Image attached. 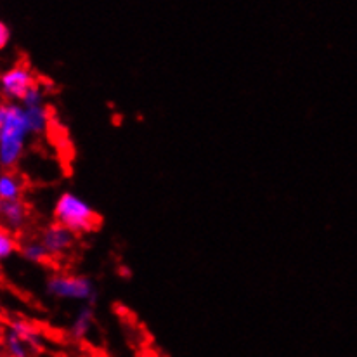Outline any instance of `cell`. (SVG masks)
<instances>
[{
    "label": "cell",
    "mask_w": 357,
    "mask_h": 357,
    "mask_svg": "<svg viewBox=\"0 0 357 357\" xmlns=\"http://www.w3.org/2000/svg\"><path fill=\"white\" fill-rule=\"evenodd\" d=\"M38 77L33 68L26 61L13 64L7 70L0 71V99L7 102H17L24 99V96L38 84Z\"/></svg>",
    "instance_id": "cell-4"
},
{
    "label": "cell",
    "mask_w": 357,
    "mask_h": 357,
    "mask_svg": "<svg viewBox=\"0 0 357 357\" xmlns=\"http://www.w3.org/2000/svg\"><path fill=\"white\" fill-rule=\"evenodd\" d=\"M45 294L54 300L77 302L80 305H96L98 287L87 274L77 273H52L45 281Z\"/></svg>",
    "instance_id": "cell-3"
},
{
    "label": "cell",
    "mask_w": 357,
    "mask_h": 357,
    "mask_svg": "<svg viewBox=\"0 0 357 357\" xmlns=\"http://www.w3.org/2000/svg\"><path fill=\"white\" fill-rule=\"evenodd\" d=\"M2 326H3V324H2V323H0V333H2Z\"/></svg>",
    "instance_id": "cell-17"
},
{
    "label": "cell",
    "mask_w": 357,
    "mask_h": 357,
    "mask_svg": "<svg viewBox=\"0 0 357 357\" xmlns=\"http://www.w3.org/2000/svg\"><path fill=\"white\" fill-rule=\"evenodd\" d=\"M52 220L80 238L98 229L101 224V215L80 195L73 191H63L52 206Z\"/></svg>",
    "instance_id": "cell-2"
},
{
    "label": "cell",
    "mask_w": 357,
    "mask_h": 357,
    "mask_svg": "<svg viewBox=\"0 0 357 357\" xmlns=\"http://www.w3.org/2000/svg\"><path fill=\"white\" fill-rule=\"evenodd\" d=\"M40 105H47V89L42 82H38L26 96L21 101V106L28 108V106H40Z\"/></svg>",
    "instance_id": "cell-14"
},
{
    "label": "cell",
    "mask_w": 357,
    "mask_h": 357,
    "mask_svg": "<svg viewBox=\"0 0 357 357\" xmlns=\"http://www.w3.org/2000/svg\"><path fill=\"white\" fill-rule=\"evenodd\" d=\"M20 255L24 262L33 266H49L52 262L51 255L38 238H26L20 241Z\"/></svg>",
    "instance_id": "cell-12"
},
{
    "label": "cell",
    "mask_w": 357,
    "mask_h": 357,
    "mask_svg": "<svg viewBox=\"0 0 357 357\" xmlns=\"http://www.w3.org/2000/svg\"><path fill=\"white\" fill-rule=\"evenodd\" d=\"M10 37H13V31H10L9 24L0 20V52L9 47Z\"/></svg>",
    "instance_id": "cell-15"
},
{
    "label": "cell",
    "mask_w": 357,
    "mask_h": 357,
    "mask_svg": "<svg viewBox=\"0 0 357 357\" xmlns=\"http://www.w3.org/2000/svg\"><path fill=\"white\" fill-rule=\"evenodd\" d=\"M0 206H2V202H0Z\"/></svg>",
    "instance_id": "cell-18"
},
{
    "label": "cell",
    "mask_w": 357,
    "mask_h": 357,
    "mask_svg": "<svg viewBox=\"0 0 357 357\" xmlns=\"http://www.w3.org/2000/svg\"><path fill=\"white\" fill-rule=\"evenodd\" d=\"M20 253V238L0 226V264Z\"/></svg>",
    "instance_id": "cell-13"
},
{
    "label": "cell",
    "mask_w": 357,
    "mask_h": 357,
    "mask_svg": "<svg viewBox=\"0 0 357 357\" xmlns=\"http://www.w3.org/2000/svg\"><path fill=\"white\" fill-rule=\"evenodd\" d=\"M31 213L30 206L24 199H17V202H6L0 206V226L6 227L13 234L20 236L24 233L30 224Z\"/></svg>",
    "instance_id": "cell-6"
},
{
    "label": "cell",
    "mask_w": 357,
    "mask_h": 357,
    "mask_svg": "<svg viewBox=\"0 0 357 357\" xmlns=\"http://www.w3.org/2000/svg\"><path fill=\"white\" fill-rule=\"evenodd\" d=\"M0 351L9 357H37L33 349L7 326H2L0 333Z\"/></svg>",
    "instance_id": "cell-11"
},
{
    "label": "cell",
    "mask_w": 357,
    "mask_h": 357,
    "mask_svg": "<svg viewBox=\"0 0 357 357\" xmlns=\"http://www.w3.org/2000/svg\"><path fill=\"white\" fill-rule=\"evenodd\" d=\"M24 115H26L28 127H30L31 135H33V137L47 134L49 128H51V121H52L51 106L49 105L28 106V108H24Z\"/></svg>",
    "instance_id": "cell-10"
},
{
    "label": "cell",
    "mask_w": 357,
    "mask_h": 357,
    "mask_svg": "<svg viewBox=\"0 0 357 357\" xmlns=\"http://www.w3.org/2000/svg\"><path fill=\"white\" fill-rule=\"evenodd\" d=\"M94 321H96V305H80L78 307L77 314L71 319L70 328H68V333L73 340L77 342H84L85 338L91 335L92 328H94Z\"/></svg>",
    "instance_id": "cell-8"
},
{
    "label": "cell",
    "mask_w": 357,
    "mask_h": 357,
    "mask_svg": "<svg viewBox=\"0 0 357 357\" xmlns=\"http://www.w3.org/2000/svg\"><path fill=\"white\" fill-rule=\"evenodd\" d=\"M26 182L16 170H0V202H17L23 199Z\"/></svg>",
    "instance_id": "cell-9"
},
{
    "label": "cell",
    "mask_w": 357,
    "mask_h": 357,
    "mask_svg": "<svg viewBox=\"0 0 357 357\" xmlns=\"http://www.w3.org/2000/svg\"><path fill=\"white\" fill-rule=\"evenodd\" d=\"M31 137L23 106L0 99V170L20 165Z\"/></svg>",
    "instance_id": "cell-1"
},
{
    "label": "cell",
    "mask_w": 357,
    "mask_h": 357,
    "mask_svg": "<svg viewBox=\"0 0 357 357\" xmlns=\"http://www.w3.org/2000/svg\"><path fill=\"white\" fill-rule=\"evenodd\" d=\"M3 326L13 330L21 340L26 342L33 349L35 354H40L42 349H44V335H42V331L33 323H30L26 319H21V317H14V319L7 321Z\"/></svg>",
    "instance_id": "cell-7"
},
{
    "label": "cell",
    "mask_w": 357,
    "mask_h": 357,
    "mask_svg": "<svg viewBox=\"0 0 357 357\" xmlns=\"http://www.w3.org/2000/svg\"><path fill=\"white\" fill-rule=\"evenodd\" d=\"M0 357H9V356H7V354H3V352L0 351Z\"/></svg>",
    "instance_id": "cell-16"
},
{
    "label": "cell",
    "mask_w": 357,
    "mask_h": 357,
    "mask_svg": "<svg viewBox=\"0 0 357 357\" xmlns=\"http://www.w3.org/2000/svg\"><path fill=\"white\" fill-rule=\"evenodd\" d=\"M38 239H40L42 245L45 246L47 253L51 255L52 260H61L66 259L78 245V236L75 233H71L70 229H66L61 224L52 220L51 224H47L45 227H42V231L38 233Z\"/></svg>",
    "instance_id": "cell-5"
}]
</instances>
